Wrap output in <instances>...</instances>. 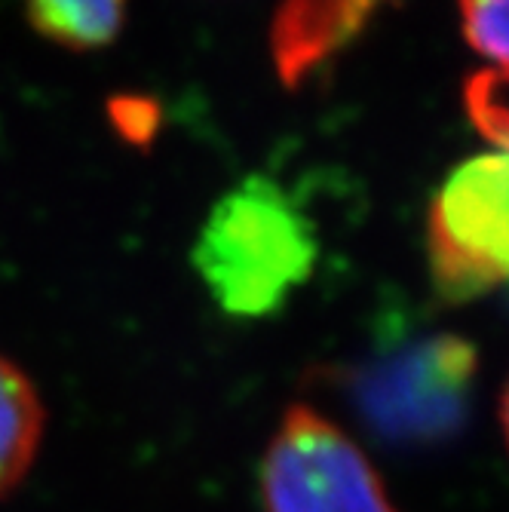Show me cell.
<instances>
[{"label": "cell", "mask_w": 509, "mask_h": 512, "mask_svg": "<svg viewBox=\"0 0 509 512\" xmlns=\"http://www.w3.org/2000/svg\"><path fill=\"white\" fill-rule=\"evenodd\" d=\"M460 25L470 50L509 80V0H460Z\"/></svg>", "instance_id": "cell-8"}, {"label": "cell", "mask_w": 509, "mask_h": 512, "mask_svg": "<svg viewBox=\"0 0 509 512\" xmlns=\"http://www.w3.org/2000/svg\"><path fill=\"white\" fill-rule=\"evenodd\" d=\"M264 512H399L365 451L322 411L295 402L261 457Z\"/></svg>", "instance_id": "cell-4"}, {"label": "cell", "mask_w": 509, "mask_h": 512, "mask_svg": "<svg viewBox=\"0 0 509 512\" xmlns=\"http://www.w3.org/2000/svg\"><path fill=\"white\" fill-rule=\"evenodd\" d=\"M476 375V347L460 335L436 332L353 365L341 390L372 436L393 448L427 451L467 430Z\"/></svg>", "instance_id": "cell-2"}, {"label": "cell", "mask_w": 509, "mask_h": 512, "mask_svg": "<svg viewBox=\"0 0 509 512\" xmlns=\"http://www.w3.org/2000/svg\"><path fill=\"white\" fill-rule=\"evenodd\" d=\"M500 424H503V436H506V445H509V384H506L503 399H500Z\"/></svg>", "instance_id": "cell-10"}, {"label": "cell", "mask_w": 509, "mask_h": 512, "mask_svg": "<svg viewBox=\"0 0 509 512\" xmlns=\"http://www.w3.org/2000/svg\"><path fill=\"white\" fill-rule=\"evenodd\" d=\"M467 105H470V114L476 117V126L491 138V142L500 145V154L509 157V105H503L494 96L491 74H479L467 86Z\"/></svg>", "instance_id": "cell-9"}, {"label": "cell", "mask_w": 509, "mask_h": 512, "mask_svg": "<svg viewBox=\"0 0 509 512\" xmlns=\"http://www.w3.org/2000/svg\"><path fill=\"white\" fill-rule=\"evenodd\" d=\"M40 37L65 50H102L126 19V0H25Z\"/></svg>", "instance_id": "cell-7"}, {"label": "cell", "mask_w": 509, "mask_h": 512, "mask_svg": "<svg viewBox=\"0 0 509 512\" xmlns=\"http://www.w3.org/2000/svg\"><path fill=\"white\" fill-rule=\"evenodd\" d=\"M46 430V408L25 371L0 353V497L31 473Z\"/></svg>", "instance_id": "cell-6"}, {"label": "cell", "mask_w": 509, "mask_h": 512, "mask_svg": "<svg viewBox=\"0 0 509 512\" xmlns=\"http://www.w3.org/2000/svg\"><path fill=\"white\" fill-rule=\"evenodd\" d=\"M427 252L436 292L464 304L509 283V157L479 154L448 172L430 203Z\"/></svg>", "instance_id": "cell-3"}, {"label": "cell", "mask_w": 509, "mask_h": 512, "mask_svg": "<svg viewBox=\"0 0 509 512\" xmlns=\"http://www.w3.org/2000/svg\"><path fill=\"white\" fill-rule=\"evenodd\" d=\"M319 240L307 212L267 175H249L206 215L194 270L215 307L234 319L280 313L307 283Z\"/></svg>", "instance_id": "cell-1"}, {"label": "cell", "mask_w": 509, "mask_h": 512, "mask_svg": "<svg viewBox=\"0 0 509 512\" xmlns=\"http://www.w3.org/2000/svg\"><path fill=\"white\" fill-rule=\"evenodd\" d=\"M384 0H286L273 25V59L286 83L338 53Z\"/></svg>", "instance_id": "cell-5"}]
</instances>
